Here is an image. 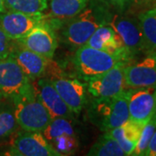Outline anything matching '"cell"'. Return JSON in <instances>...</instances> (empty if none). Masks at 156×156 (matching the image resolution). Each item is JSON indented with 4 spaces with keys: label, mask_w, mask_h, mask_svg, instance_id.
<instances>
[{
    "label": "cell",
    "mask_w": 156,
    "mask_h": 156,
    "mask_svg": "<svg viewBox=\"0 0 156 156\" xmlns=\"http://www.w3.org/2000/svg\"><path fill=\"white\" fill-rule=\"evenodd\" d=\"M107 4L105 0H89L83 11L59 30L62 43L76 50L87 43L97 29L109 23L113 14Z\"/></svg>",
    "instance_id": "obj_1"
},
{
    "label": "cell",
    "mask_w": 156,
    "mask_h": 156,
    "mask_svg": "<svg viewBox=\"0 0 156 156\" xmlns=\"http://www.w3.org/2000/svg\"><path fill=\"white\" fill-rule=\"evenodd\" d=\"M87 105L89 121L102 132L117 128L129 120L127 89L114 97H91Z\"/></svg>",
    "instance_id": "obj_2"
},
{
    "label": "cell",
    "mask_w": 156,
    "mask_h": 156,
    "mask_svg": "<svg viewBox=\"0 0 156 156\" xmlns=\"http://www.w3.org/2000/svg\"><path fill=\"white\" fill-rule=\"evenodd\" d=\"M44 76L50 79L62 99L75 115L80 114L87 106L89 100L87 83H83L80 78L64 72L52 59L50 60Z\"/></svg>",
    "instance_id": "obj_3"
},
{
    "label": "cell",
    "mask_w": 156,
    "mask_h": 156,
    "mask_svg": "<svg viewBox=\"0 0 156 156\" xmlns=\"http://www.w3.org/2000/svg\"><path fill=\"white\" fill-rule=\"evenodd\" d=\"M121 62L129 63L122 56L86 44L77 48L72 58L73 67L78 77L86 82L109 70Z\"/></svg>",
    "instance_id": "obj_4"
},
{
    "label": "cell",
    "mask_w": 156,
    "mask_h": 156,
    "mask_svg": "<svg viewBox=\"0 0 156 156\" xmlns=\"http://www.w3.org/2000/svg\"><path fill=\"white\" fill-rule=\"evenodd\" d=\"M11 99L19 128L24 131L43 133L52 117L36 96L33 86Z\"/></svg>",
    "instance_id": "obj_5"
},
{
    "label": "cell",
    "mask_w": 156,
    "mask_h": 156,
    "mask_svg": "<svg viewBox=\"0 0 156 156\" xmlns=\"http://www.w3.org/2000/svg\"><path fill=\"white\" fill-rule=\"evenodd\" d=\"M10 139V147L6 155L61 156L50 145L41 132L17 131Z\"/></svg>",
    "instance_id": "obj_6"
},
{
    "label": "cell",
    "mask_w": 156,
    "mask_h": 156,
    "mask_svg": "<svg viewBox=\"0 0 156 156\" xmlns=\"http://www.w3.org/2000/svg\"><path fill=\"white\" fill-rule=\"evenodd\" d=\"M128 63L121 62L109 70L88 81L89 95L95 98H109L120 95L126 89L124 68Z\"/></svg>",
    "instance_id": "obj_7"
},
{
    "label": "cell",
    "mask_w": 156,
    "mask_h": 156,
    "mask_svg": "<svg viewBox=\"0 0 156 156\" xmlns=\"http://www.w3.org/2000/svg\"><path fill=\"white\" fill-rule=\"evenodd\" d=\"M32 87V82L11 56L0 57V93L13 98Z\"/></svg>",
    "instance_id": "obj_8"
},
{
    "label": "cell",
    "mask_w": 156,
    "mask_h": 156,
    "mask_svg": "<svg viewBox=\"0 0 156 156\" xmlns=\"http://www.w3.org/2000/svg\"><path fill=\"white\" fill-rule=\"evenodd\" d=\"M16 43L48 59H53L58 45L56 30L46 20L37 25L25 37L16 41Z\"/></svg>",
    "instance_id": "obj_9"
},
{
    "label": "cell",
    "mask_w": 156,
    "mask_h": 156,
    "mask_svg": "<svg viewBox=\"0 0 156 156\" xmlns=\"http://www.w3.org/2000/svg\"><path fill=\"white\" fill-rule=\"evenodd\" d=\"M109 24L121 38L129 56L133 60L144 53V41L138 19L127 16L113 15Z\"/></svg>",
    "instance_id": "obj_10"
},
{
    "label": "cell",
    "mask_w": 156,
    "mask_h": 156,
    "mask_svg": "<svg viewBox=\"0 0 156 156\" xmlns=\"http://www.w3.org/2000/svg\"><path fill=\"white\" fill-rule=\"evenodd\" d=\"M129 119L147 123L156 113V84L127 89Z\"/></svg>",
    "instance_id": "obj_11"
},
{
    "label": "cell",
    "mask_w": 156,
    "mask_h": 156,
    "mask_svg": "<svg viewBox=\"0 0 156 156\" xmlns=\"http://www.w3.org/2000/svg\"><path fill=\"white\" fill-rule=\"evenodd\" d=\"M44 21V14L35 15L9 10L0 13V27L14 42L25 37L32 29Z\"/></svg>",
    "instance_id": "obj_12"
},
{
    "label": "cell",
    "mask_w": 156,
    "mask_h": 156,
    "mask_svg": "<svg viewBox=\"0 0 156 156\" xmlns=\"http://www.w3.org/2000/svg\"><path fill=\"white\" fill-rule=\"evenodd\" d=\"M31 82L35 95L49 112L52 119L59 117L74 118L75 114L62 99L49 78L43 76Z\"/></svg>",
    "instance_id": "obj_13"
},
{
    "label": "cell",
    "mask_w": 156,
    "mask_h": 156,
    "mask_svg": "<svg viewBox=\"0 0 156 156\" xmlns=\"http://www.w3.org/2000/svg\"><path fill=\"white\" fill-rule=\"evenodd\" d=\"M126 89L156 84V52L147 54L140 62H129L124 68Z\"/></svg>",
    "instance_id": "obj_14"
},
{
    "label": "cell",
    "mask_w": 156,
    "mask_h": 156,
    "mask_svg": "<svg viewBox=\"0 0 156 156\" xmlns=\"http://www.w3.org/2000/svg\"><path fill=\"white\" fill-rule=\"evenodd\" d=\"M89 0H50L46 22L56 30H59L68 21L76 16L88 5Z\"/></svg>",
    "instance_id": "obj_15"
},
{
    "label": "cell",
    "mask_w": 156,
    "mask_h": 156,
    "mask_svg": "<svg viewBox=\"0 0 156 156\" xmlns=\"http://www.w3.org/2000/svg\"><path fill=\"white\" fill-rule=\"evenodd\" d=\"M10 56L16 60L30 81H35L44 76L50 60L31 50H27L17 44L16 45L15 42Z\"/></svg>",
    "instance_id": "obj_16"
},
{
    "label": "cell",
    "mask_w": 156,
    "mask_h": 156,
    "mask_svg": "<svg viewBox=\"0 0 156 156\" xmlns=\"http://www.w3.org/2000/svg\"><path fill=\"white\" fill-rule=\"evenodd\" d=\"M85 44L97 50L119 55L124 57L129 62H132L122 40L109 23L97 29Z\"/></svg>",
    "instance_id": "obj_17"
},
{
    "label": "cell",
    "mask_w": 156,
    "mask_h": 156,
    "mask_svg": "<svg viewBox=\"0 0 156 156\" xmlns=\"http://www.w3.org/2000/svg\"><path fill=\"white\" fill-rule=\"evenodd\" d=\"M144 126L145 123L129 119L122 125L108 130L106 133L116 140L126 155H132Z\"/></svg>",
    "instance_id": "obj_18"
},
{
    "label": "cell",
    "mask_w": 156,
    "mask_h": 156,
    "mask_svg": "<svg viewBox=\"0 0 156 156\" xmlns=\"http://www.w3.org/2000/svg\"><path fill=\"white\" fill-rule=\"evenodd\" d=\"M18 128H20L15 116L12 99L5 95L0 96V141L10 139Z\"/></svg>",
    "instance_id": "obj_19"
},
{
    "label": "cell",
    "mask_w": 156,
    "mask_h": 156,
    "mask_svg": "<svg viewBox=\"0 0 156 156\" xmlns=\"http://www.w3.org/2000/svg\"><path fill=\"white\" fill-rule=\"evenodd\" d=\"M144 41V53L156 52V5L140 13L138 17Z\"/></svg>",
    "instance_id": "obj_20"
},
{
    "label": "cell",
    "mask_w": 156,
    "mask_h": 156,
    "mask_svg": "<svg viewBox=\"0 0 156 156\" xmlns=\"http://www.w3.org/2000/svg\"><path fill=\"white\" fill-rule=\"evenodd\" d=\"M89 156H124L126 154L114 138L104 132L88 152Z\"/></svg>",
    "instance_id": "obj_21"
},
{
    "label": "cell",
    "mask_w": 156,
    "mask_h": 156,
    "mask_svg": "<svg viewBox=\"0 0 156 156\" xmlns=\"http://www.w3.org/2000/svg\"><path fill=\"white\" fill-rule=\"evenodd\" d=\"M50 0H4L9 11H19L27 14L42 15L48 9Z\"/></svg>",
    "instance_id": "obj_22"
},
{
    "label": "cell",
    "mask_w": 156,
    "mask_h": 156,
    "mask_svg": "<svg viewBox=\"0 0 156 156\" xmlns=\"http://www.w3.org/2000/svg\"><path fill=\"white\" fill-rule=\"evenodd\" d=\"M156 129V113L153 115L150 120L146 123L144 128L141 131V134L140 136L139 141L134 148V152L132 153V155L142 156L145 155L146 150L148 147L149 141L153 136Z\"/></svg>",
    "instance_id": "obj_23"
},
{
    "label": "cell",
    "mask_w": 156,
    "mask_h": 156,
    "mask_svg": "<svg viewBox=\"0 0 156 156\" xmlns=\"http://www.w3.org/2000/svg\"><path fill=\"white\" fill-rule=\"evenodd\" d=\"M13 46L14 41H11L0 27V57L10 56Z\"/></svg>",
    "instance_id": "obj_24"
},
{
    "label": "cell",
    "mask_w": 156,
    "mask_h": 156,
    "mask_svg": "<svg viewBox=\"0 0 156 156\" xmlns=\"http://www.w3.org/2000/svg\"><path fill=\"white\" fill-rule=\"evenodd\" d=\"M146 156H156V129L151 138L145 153Z\"/></svg>",
    "instance_id": "obj_25"
},
{
    "label": "cell",
    "mask_w": 156,
    "mask_h": 156,
    "mask_svg": "<svg viewBox=\"0 0 156 156\" xmlns=\"http://www.w3.org/2000/svg\"><path fill=\"white\" fill-rule=\"evenodd\" d=\"M105 1H106L107 3H108V4H111L113 5L122 6L126 3H128V1H130V0H105Z\"/></svg>",
    "instance_id": "obj_26"
},
{
    "label": "cell",
    "mask_w": 156,
    "mask_h": 156,
    "mask_svg": "<svg viewBox=\"0 0 156 156\" xmlns=\"http://www.w3.org/2000/svg\"><path fill=\"white\" fill-rule=\"evenodd\" d=\"M6 11H7V9H6L5 5L4 3V0H0V13L5 12Z\"/></svg>",
    "instance_id": "obj_27"
},
{
    "label": "cell",
    "mask_w": 156,
    "mask_h": 156,
    "mask_svg": "<svg viewBox=\"0 0 156 156\" xmlns=\"http://www.w3.org/2000/svg\"><path fill=\"white\" fill-rule=\"evenodd\" d=\"M2 95H2V94H1V93H0V96H2Z\"/></svg>",
    "instance_id": "obj_28"
}]
</instances>
